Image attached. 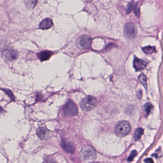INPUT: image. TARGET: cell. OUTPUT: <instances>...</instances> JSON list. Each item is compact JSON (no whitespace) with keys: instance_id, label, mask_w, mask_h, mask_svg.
Returning a JSON list of instances; mask_svg holds the SVG:
<instances>
[{"instance_id":"1","label":"cell","mask_w":163,"mask_h":163,"mask_svg":"<svg viewBox=\"0 0 163 163\" xmlns=\"http://www.w3.org/2000/svg\"><path fill=\"white\" fill-rule=\"evenodd\" d=\"M80 156L83 162L92 163L96 158V152L91 146H86L81 149L80 152Z\"/></svg>"},{"instance_id":"2","label":"cell","mask_w":163,"mask_h":163,"mask_svg":"<svg viewBox=\"0 0 163 163\" xmlns=\"http://www.w3.org/2000/svg\"><path fill=\"white\" fill-rule=\"evenodd\" d=\"M131 129V126L128 122L122 121L117 124L115 129V132L117 136L123 137L128 134Z\"/></svg>"},{"instance_id":"3","label":"cell","mask_w":163,"mask_h":163,"mask_svg":"<svg viewBox=\"0 0 163 163\" xmlns=\"http://www.w3.org/2000/svg\"><path fill=\"white\" fill-rule=\"evenodd\" d=\"M97 105V101L95 98L91 96H88L81 101L80 104L83 110L88 111L94 108Z\"/></svg>"},{"instance_id":"4","label":"cell","mask_w":163,"mask_h":163,"mask_svg":"<svg viewBox=\"0 0 163 163\" xmlns=\"http://www.w3.org/2000/svg\"><path fill=\"white\" fill-rule=\"evenodd\" d=\"M125 36L129 39H133L136 37L137 29L136 26L133 22H128L125 25L124 28Z\"/></svg>"},{"instance_id":"5","label":"cell","mask_w":163,"mask_h":163,"mask_svg":"<svg viewBox=\"0 0 163 163\" xmlns=\"http://www.w3.org/2000/svg\"><path fill=\"white\" fill-rule=\"evenodd\" d=\"M63 112L66 115L72 116L76 115L78 113V108L75 103L69 101L64 106Z\"/></svg>"},{"instance_id":"6","label":"cell","mask_w":163,"mask_h":163,"mask_svg":"<svg viewBox=\"0 0 163 163\" xmlns=\"http://www.w3.org/2000/svg\"><path fill=\"white\" fill-rule=\"evenodd\" d=\"M91 37L88 35H82L78 40V44L81 48L88 49L91 46Z\"/></svg>"},{"instance_id":"7","label":"cell","mask_w":163,"mask_h":163,"mask_svg":"<svg viewBox=\"0 0 163 163\" xmlns=\"http://www.w3.org/2000/svg\"><path fill=\"white\" fill-rule=\"evenodd\" d=\"M36 134L41 139L45 140L50 138L53 136V133L46 127H39L36 131Z\"/></svg>"},{"instance_id":"8","label":"cell","mask_w":163,"mask_h":163,"mask_svg":"<svg viewBox=\"0 0 163 163\" xmlns=\"http://www.w3.org/2000/svg\"><path fill=\"white\" fill-rule=\"evenodd\" d=\"M147 66L146 62L144 61L138 59L137 57H135L133 60V66L136 70L140 71L144 69Z\"/></svg>"},{"instance_id":"9","label":"cell","mask_w":163,"mask_h":163,"mask_svg":"<svg viewBox=\"0 0 163 163\" xmlns=\"http://www.w3.org/2000/svg\"><path fill=\"white\" fill-rule=\"evenodd\" d=\"M4 58L8 60L12 61L15 60L18 56V53L16 51L13 49H8L4 51Z\"/></svg>"},{"instance_id":"10","label":"cell","mask_w":163,"mask_h":163,"mask_svg":"<svg viewBox=\"0 0 163 163\" xmlns=\"http://www.w3.org/2000/svg\"><path fill=\"white\" fill-rule=\"evenodd\" d=\"M61 144V146L67 152L70 153H73L75 151V148L72 145V144L66 140H62Z\"/></svg>"},{"instance_id":"11","label":"cell","mask_w":163,"mask_h":163,"mask_svg":"<svg viewBox=\"0 0 163 163\" xmlns=\"http://www.w3.org/2000/svg\"><path fill=\"white\" fill-rule=\"evenodd\" d=\"M53 25V21L51 18L45 19L40 22L39 25V28L43 30L48 29L50 28Z\"/></svg>"},{"instance_id":"12","label":"cell","mask_w":163,"mask_h":163,"mask_svg":"<svg viewBox=\"0 0 163 163\" xmlns=\"http://www.w3.org/2000/svg\"><path fill=\"white\" fill-rule=\"evenodd\" d=\"M53 54V52L51 51H42L38 53V57L41 61H44L49 60L51 57V56H52Z\"/></svg>"},{"instance_id":"13","label":"cell","mask_w":163,"mask_h":163,"mask_svg":"<svg viewBox=\"0 0 163 163\" xmlns=\"http://www.w3.org/2000/svg\"><path fill=\"white\" fill-rule=\"evenodd\" d=\"M37 4V0H25V4L28 9H34Z\"/></svg>"},{"instance_id":"14","label":"cell","mask_w":163,"mask_h":163,"mask_svg":"<svg viewBox=\"0 0 163 163\" xmlns=\"http://www.w3.org/2000/svg\"><path fill=\"white\" fill-rule=\"evenodd\" d=\"M143 132L144 130L142 128H138L135 130L134 133V139L135 141H137L141 138L142 135H143Z\"/></svg>"},{"instance_id":"15","label":"cell","mask_w":163,"mask_h":163,"mask_svg":"<svg viewBox=\"0 0 163 163\" xmlns=\"http://www.w3.org/2000/svg\"><path fill=\"white\" fill-rule=\"evenodd\" d=\"M143 50L144 53H146V54H151V53H153L156 52V49L155 47L148 46L143 48Z\"/></svg>"},{"instance_id":"16","label":"cell","mask_w":163,"mask_h":163,"mask_svg":"<svg viewBox=\"0 0 163 163\" xmlns=\"http://www.w3.org/2000/svg\"><path fill=\"white\" fill-rule=\"evenodd\" d=\"M138 79L141 84H143L145 87V88H146L147 87V79H146V76H144L143 74H141L139 76Z\"/></svg>"},{"instance_id":"17","label":"cell","mask_w":163,"mask_h":163,"mask_svg":"<svg viewBox=\"0 0 163 163\" xmlns=\"http://www.w3.org/2000/svg\"><path fill=\"white\" fill-rule=\"evenodd\" d=\"M153 108V106L152 104L150 103H147L144 106V111L147 115L150 113L152 111V109Z\"/></svg>"},{"instance_id":"18","label":"cell","mask_w":163,"mask_h":163,"mask_svg":"<svg viewBox=\"0 0 163 163\" xmlns=\"http://www.w3.org/2000/svg\"><path fill=\"white\" fill-rule=\"evenodd\" d=\"M1 90L4 92L6 94H7L9 96V97L11 98V100H13V101L15 100V98L14 97V94H13V92H12V91L10 90L9 89H3V88L1 89Z\"/></svg>"},{"instance_id":"19","label":"cell","mask_w":163,"mask_h":163,"mask_svg":"<svg viewBox=\"0 0 163 163\" xmlns=\"http://www.w3.org/2000/svg\"><path fill=\"white\" fill-rule=\"evenodd\" d=\"M137 151L136 150H133L131 152V154L129 155L128 158H127V161L128 162H131L133 160V158L135 157V156L137 155Z\"/></svg>"},{"instance_id":"20","label":"cell","mask_w":163,"mask_h":163,"mask_svg":"<svg viewBox=\"0 0 163 163\" xmlns=\"http://www.w3.org/2000/svg\"><path fill=\"white\" fill-rule=\"evenodd\" d=\"M144 162L146 163H154L153 160L152 159V158H148L147 159H146L144 160Z\"/></svg>"},{"instance_id":"21","label":"cell","mask_w":163,"mask_h":163,"mask_svg":"<svg viewBox=\"0 0 163 163\" xmlns=\"http://www.w3.org/2000/svg\"><path fill=\"white\" fill-rule=\"evenodd\" d=\"M137 94H139V95H137V96H138V98H140V99H141L142 97V91H140V93L139 91L138 92V93H137Z\"/></svg>"},{"instance_id":"22","label":"cell","mask_w":163,"mask_h":163,"mask_svg":"<svg viewBox=\"0 0 163 163\" xmlns=\"http://www.w3.org/2000/svg\"><path fill=\"white\" fill-rule=\"evenodd\" d=\"M93 163V162H92V163Z\"/></svg>"},{"instance_id":"23","label":"cell","mask_w":163,"mask_h":163,"mask_svg":"<svg viewBox=\"0 0 163 163\" xmlns=\"http://www.w3.org/2000/svg\"></svg>"}]
</instances>
